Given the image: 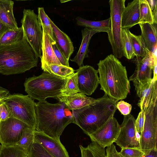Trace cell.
<instances>
[{"label": "cell", "mask_w": 157, "mask_h": 157, "mask_svg": "<svg viewBox=\"0 0 157 157\" xmlns=\"http://www.w3.org/2000/svg\"><path fill=\"white\" fill-rule=\"evenodd\" d=\"M36 124L34 131L60 140L66 127L75 124L72 111L63 102L51 104L46 100L35 102Z\"/></svg>", "instance_id": "cell-1"}, {"label": "cell", "mask_w": 157, "mask_h": 157, "mask_svg": "<svg viewBox=\"0 0 157 157\" xmlns=\"http://www.w3.org/2000/svg\"><path fill=\"white\" fill-rule=\"evenodd\" d=\"M97 64L100 89L117 101L125 99L130 89L125 67L113 54L100 60Z\"/></svg>", "instance_id": "cell-2"}, {"label": "cell", "mask_w": 157, "mask_h": 157, "mask_svg": "<svg viewBox=\"0 0 157 157\" xmlns=\"http://www.w3.org/2000/svg\"><path fill=\"white\" fill-rule=\"evenodd\" d=\"M38 57L24 36L15 44L0 46V73L8 75L22 73L37 66Z\"/></svg>", "instance_id": "cell-3"}, {"label": "cell", "mask_w": 157, "mask_h": 157, "mask_svg": "<svg viewBox=\"0 0 157 157\" xmlns=\"http://www.w3.org/2000/svg\"><path fill=\"white\" fill-rule=\"evenodd\" d=\"M117 102L105 94L89 105L72 110L75 124L89 136L113 117Z\"/></svg>", "instance_id": "cell-4"}, {"label": "cell", "mask_w": 157, "mask_h": 157, "mask_svg": "<svg viewBox=\"0 0 157 157\" xmlns=\"http://www.w3.org/2000/svg\"><path fill=\"white\" fill-rule=\"evenodd\" d=\"M68 78L44 72L39 76L26 79L24 83L25 91L32 99L39 101H45L48 98L56 99L61 94Z\"/></svg>", "instance_id": "cell-5"}, {"label": "cell", "mask_w": 157, "mask_h": 157, "mask_svg": "<svg viewBox=\"0 0 157 157\" xmlns=\"http://www.w3.org/2000/svg\"><path fill=\"white\" fill-rule=\"evenodd\" d=\"M9 111L10 117L17 119L34 131L36 124V103L28 95H10L3 100Z\"/></svg>", "instance_id": "cell-6"}, {"label": "cell", "mask_w": 157, "mask_h": 157, "mask_svg": "<svg viewBox=\"0 0 157 157\" xmlns=\"http://www.w3.org/2000/svg\"><path fill=\"white\" fill-rule=\"evenodd\" d=\"M125 0H110V31L108 38L111 45L113 55L118 59L123 56L121 44V16L125 7Z\"/></svg>", "instance_id": "cell-7"}, {"label": "cell", "mask_w": 157, "mask_h": 157, "mask_svg": "<svg viewBox=\"0 0 157 157\" xmlns=\"http://www.w3.org/2000/svg\"><path fill=\"white\" fill-rule=\"evenodd\" d=\"M21 23L24 36L38 57H42L43 31L34 10L24 9Z\"/></svg>", "instance_id": "cell-8"}, {"label": "cell", "mask_w": 157, "mask_h": 157, "mask_svg": "<svg viewBox=\"0 0 157 157\" xmlns=\"http://www.w3.org/2000/svg\"><path fill=\"white\" fill-rule=\"evenodd\" d=\"M145 113L144 128L140 133V149L145 153L152 149L157 150V102Z\"/></svg>", "instance_id": "cell-9"}, {"label": "cell", "mask_w": 157, "mask_h": 157, "mask_svg": "<svg viewBox=\"0 0 157 157\" xmlns=\"http://www.w3.org/2000/svg\"><path fill=\"white\" fill-rule=\"evenodd\" d=\"M136 94L139 98L138 105L145 113L157 102V81L153 78L132 81Z\"/></svg>", "instance_id": "cell-10"}, {"label": "cell", "mask_w": 157, "mask_h": 157, "mask_svg": "<svg viewBox=\"0 0 157 157\" xmlns=\"http://www.w3.org/2000/svg\"><path fill=\"white\" fill-rule=\"evenodd\" d=\"M27 127L30 128L22 121L13 117L0 121L1 145H16L20 139L24 129Z\"/></svg>", "instance_id": "cell-11"}, {"label": "cell", "mask_w": 157, "mask_h": 157, "mask_svg": "<svg viewBox=\"0 0 157 157\" xmlns=\"http://www.w3.org/2000/svg\"><path fill=\"white\" fill-rule=\"evenodd\" d=\"M135 120L134 117L130 114L124 115L119 135L115 142L121 148L128 147L140 149V140L137 137L135 128Z\"/></svg>", "instance_id": "cell-12"}, {"label": "cell", "mask_w": 157, "mask_h": 157, "mask_svg": "<svg viewBox=\"0 0 157 157\" xmlns=\"http://www.w3.org/2000/svg\"><path fill=\"white\" fill-rule=\"evenodd\" d=\"M120 125L113 117L94 132L89 135L91 141L105 148L115 142L119 135Z\"/></svg>", "instance_id": "cell-13"}, {"label": "cell", "mask_w": 157, "mask_h": 157, "mask_svg": "<svg viewBox=\"0 0 157 157\" xmlns=\"http://www.w3.org/2000/svg\"><path fill=\"white\" fill-rule=\"evenodd\" d=\"M98 71L93 67L86 65L76 70L77 81L79 91L88 96L91 95L99 84Z\"/></svg>", "instance_id": "cell-14"}, {"label": "cell", "mask_w": 157, "mask_h": 157, "mask_svg": "<svg viewBox=\"0 0 157 157\" xmlns=\"http://www.w3.org/2000/svg\"><path fill=\"white\" fill-rule=\"evenodd\" d=\"M34 141L40 144L54 157H70L60 140L51 137L43 132L34 131Z\"/></svg>", "instance_id": "cell-15"}, {"label": "cell", "mask_w": 157, "mask_h": 157, "mask_svg": "<svg viewBox=\"0 0 157 157\" xmlns=\"http://www.w3.org/2000/svg\"><path fill=\"white\" fill-rule=\"evenodd\" d=\"M136 69L129 78V81H142L152 78L154 64V53H151L143 58L136 59Z\"/></svg>", "instance_id": "cell-16"}, {"label": "cell", "mask_w": 157, "mask_h": 157, "mask_svg": "<svg viewBox=\"0 0 157 157\" xmlns=\"http://www.w3.org/2000/svg\"><path fill=\"white\" fill-rule=\"evenodd\" d=\"M140 2V0H134L124 7L121 16L122 29L129 30L139 23Z\"/></svg>", "instance_id": "cell-17"}, {"label": "cell", "mask_w": 157, "mask_h": 157, "mask_svg": "<svg viewBox=\"0 0 157 157\" xmlns=\"http://www.w3.org/2000/svg\"><path fill=\"white\" fill-rule=\"evenodd\" d=\"M56 99L59 101L63 102L71 110L81 108L97 100L88 97L80 92L68 95L60 94Z\"/></svg>", "instance_id": "cell-18"}, {"label": "cell", "mask_w": 157, "mask_h": 157, "mask_svg": "<svg viewBox=\"0 0 157 157\" xmlns=\"http://www.w3.org/2000/svg\"><path fill=\"white\" fill-rule=\"evenodd\" d=\"M55 41L59 50L69 60L74 51L73 44L69 37L61 31L50 19Z\"/></svg>", "instance_id": "cell-19"}, {"label": "cell", "mask_w": 157, "mask_h": 157, "mask_svg": "<svg viewBox=\"0 0 157 157\" xmlns=\"http://www.w3.org/2000/svg\"><path fill=\"white\" fill-rule=\"evenodd\" d=\"M98 32L92 29L85 27L82 30V40L79 50L76 55L70 60L75 62L79 67L83 65V61L86 58L88 57L89 45L92 36Z\"/></svg>", "instance_id": "cell-20"}, {"label": "cell", "mask_w": 157, "mask_h": 157, "mask_svg": "<svg viewBox=\"0 0 157 157\" xmlns=\"http://www.w3.org/2000/svg\"><path fill=\"white\" fill-rule=\"evenodd\" d=\"M13 4L11 0H0V21L9 29L18 28L13 13Z\"/></svg>", "instance_id": "cell-21"}, {"label": "cell", "mask_w": 157, "mask_h": 157, "mask_svg": "<svg viewBox=\"0 0 157 157\" xmlns=\"http://www.w3.org/2000/svg\"><path fill=\"white\" fill-rule=\"evenodd\" d=\"M141 35L148 50L152 53L157 51V24L139 23Z\"/></svg>", "instance_id": "cell-22"}, {"label": "cell", "mask_w": 157, "mask_h": 157, "mask_svg": "<svg viewBox=\"0 0 157 157\" xmlns=\"http://www.w3.org/2000/svg\"><path fill=\"white\" fill-rule=\"evenodd\" d=\"M41 64H55L62 65L56 57L52 46V40L49 34L42 28Z\"/></svg>", "instance_id": "cell-23"}, {"label": "cell", "mask_w": 157, "mask_h": 157, "mask_svg": "<svg viewBox=\"0 0 157 157\" xmlns=\"http://www.w3.org/2000/svg\"><path fill=\"white\" fill-rule=\"evenodd\" d=\"M75 19L78 25L92 29L98 31V33L105 32L108 34L110 31L111 21L110 17L100 21L88 20L80 17H77Z\"/></svg>", "instance_id": "cell-24"}, {"label": "cell", "mask_w": 157, "mask_h": 157, "mask_svg": "<svg viewBox=\"0 0 157 157\" xmlns=\"http://www.w3.org/2000/svg\"><path fill=\"white\" fill-rule=\"evenodd\" d=\"M136 59L143 58L151 53L147 49L141 35L137 36L127 30Z\"/></svg>", "instance_id": "cell-25"}, {"label": "cell", "mask_w": 157, "mask_h": 157, "mask_svg": "<svg viewBox=\"0 0 157 157\" xmlns=\"http://www.w3.org/2000/svg\"><path fill=\"white\" fill-rule=\"evenodd\" d=\"M24 36L22 27L6 30L0 38V46L11 45L21 41Z\"/></svg>", "instance_id": "cell-26"}, {"label": "cell", "mask_w": 157, "mask_h": 157, "mask_svg": "<svg viewBox=\"0 0 157 157\" xmlns=\"http://www.w3.org/2000/svg\"><path fill=\"white\" fill-rule=\"evenodd\" d=\"M41 68L44 72L63 78H68L75 73L73 68L63 65L42 64Z\"/></svg>", "instance_id": "cell-27"}, {"label": "cell", "mask_w": 157, "mask_h": 157, "mask_svg": "<svg viewBox=\"0 0 157 157\" xmlns=\"http://www.w3.org/2000/svg\"><path fill=\"white\" fill-rule=\"evenodd\" d=\"M79 146L81 157H106L105 148L96 142L92 141L86 147Z\"/></svg>", "instance_id": "cell-28"}, {"label": "cell", "mask_w": 157, "mask_h": 157, "mask_svg": "<svg viewBox=\"0 0 157 157\" xmlns=\"http://www.w3.org/2000/svg\"><path fill=\"white\" fill-rule=\"evenodd\" d=\"M0 157H27V154L17 145H1Z\"/></svg>", "instance_id": "cell-29"}, {"label": "cell", "mask_w": 157, "mask_h": 157, "mask_svg": "<svg viewBox=\"0 0 157 157\" xmlns=\"http://www.w3.org/2000/svg\"><path fill=\"white\" fill-rule=\"evenodd\" d=\"M144 23L153 24L154 23V20L152 11L147 0H140L139 23Z\"/></svg>", "instance_id": "cell-30"}, {"label": "cell", "mask_w": 157, "mask_h": 157, "mask_svg": "<svg viewBox=\"0 0 157 157\" xmlns=\"http://www.w3.org/2000/svg\"><path fill=\"white\" fill-rule=\"evenodd\" d=\"M34 131L29 127L23 130L21 137L16 145L23 149L28 154L33 142Z\"/></svg>", "instance_id": "cell-31"}, {"label": "cell", "mask_w": 157, "mask_h": 157, "mask_svg": "<svg viewBox=\"0 0 157 157\" xmlns=\"http://www.w3.org/2000/svg\"><path fill=\"white\" fill-rule=\"evenodd\" d=\"M127 29H122L121 44L123 56L128 59L136 56Z\"/></svg>", "instance_id": "cell-32"}, {"label": "cell", "mask_w": 157, "mask_h": 157, "mask_svg": "<svg viewBox=\"0 0 157 157\" xmlns=\"http://www.w3.org/2000/svg\"><path fill=\"white\" fill-rule=\"evenodd\" d=\"M38 19L42 28L49 34L51 39L55 41L50 19L46 13L43 7H38Z\"/></svg>", "instance_id": "cell-33"}, {"label": "cell", "mask_w": 157, "mask_h": 157, "mask_svg": "<svg viewBox=\"0 0 157 157\" xmlns=\"http://www.w3.org/2000/svg\"><path fill=\"white\" fill-rule=\"evenodd\" d=\"M27 157H54L39 143L33 141Z\"/></svg>", "instance_id": "cell-34"}, {"label": "cell", "mask_w": 157, "mask_h": 157, "mask_svg": "<svg viewBox=\"0 0 157 157\" xmlns=\"http://www.w3.org/2000/svg\"><path fill=\"white\" fill-rule=\"evenodd\" d=\"M80 92L77 85V74L74 73L67 79L66 84L61 91L62 95H68Z\"/></svg>", "instance_id": "cell-35"}, {"label": "cell", "mask_w": 157, "mask_h": 157, "mask_svg": "<svg viewBox=\"0 0 157 157\" xmlns=\"http://www.w3.org/2000/svg\"><path fill=\"white\" fill-rule=\"evenodd\" d=\"M121 157H142L145 153L136 148H123L119 152Z\"/></svg>", "instance_id": "cell-36"}, {"label": "cell", "mask_w": 157, "mask_h": 157, "mask_svg": "<svg viewBox=\"0 0 157 157\" xmlns=\"http://www.w3.org/2000/svg\"><path fill=\"white\" fill-rule=\"evenodd\" d=\"M52 46L55 54L62 65L69 67V60L67 59L59 50L56 41H52Z\"/></svg>", "instance_id": "cell-37"}, {"label": "cell", "mask_w": 157, "mask_h": 157, "mask_svg": "<svg viewBox=\"0 0 157 157\" xmlns=\"http://www.w3.org/2000/svg\"><path fill=\"white\" fill-rule=\"evenodd\" d=\"M116 108L122 114L127 115L130 114L132 106L128 103L121 100L117 103Z\"/></svg>", "instance_id": "cell-38"}, {"label": "cell", "mask_w": 157, "mask_h": 157, "mask_svg": "<svg viewBox=\"0 0 157 157\" xmlns=\"http://www.w3.org/2000/svg\"><path fill=\"white\" fill-rule=\"evenodd\" d=\"M145 120V113L141 110L135 122V129L138 133H141L143 130Z\"/></svg>", "instance_id": "cell-39"}, {"label": "cell", "mask_w": 157, "mask_h": 157, "mask_svg": "<svg viewBox=\"0 0 157 157\" xmlns=\"http://www.w3.org/2000/svg\"><path fill=\"white\" fill-rule=\"evenodd\" d=\"M10 117L9 109L3 102L0 103V121H4Z\"/></svg>", "instance_id": "cell-40"}, {"label": "cell", "mask_w": 157, "mask_h": 157, "mask_svg": "<svg viewBox=\"0 0 157 157\" xmlns=\"http://www.w3.org/2000/svg\"><path fill=\"white\" fill-rule=\"evenodd\" d=\"M106 152V157H121L119 152L117 151L115 146L113 144L107 147Z\"/></svg>", "instance_id": "cell-41"}, {"label": "cell", "mask_w": 157, "mask_h": 157, "mask_svg": "<svg viewBox=\"0 0 157 157\" xmlns=\"http://www.w3.org/2000/svg\"><path fill=\"white\" fill-rule=\"evenodd\" d=\"M152 11L154 20V23L157 24V1L155 0H147Z\"/></svg>", "instance_id": "cell-42"}, {"label": "cell", "mask_w": 157, "mask_h": 157, "mask_svg": "<svg viewBox=\"0 0 157 157\" xmlns=\"http://www.w3.org/2000/svg\"><path fill=\"white\" fill-rule=\"evenodd\" d=\"M10 95L9 91L0 86V103Z\"/></svg>", "instance_id": "cell-43"}, {"label": "cell", "mask_w": 157, "mask_h": 157, "mask_svg": "<svg viewBox=\"0 0 157 157\" xmlns=\"http://www.w3.org/2000/svg\"><path fill=\"white\" fill-rule=\"evenodd\" d=\"M154 64L153 70V79L155 81H157V56L156 51L154 53Z\"/></svg>", "instance_id": "cell-44"}, {"label": "cell", "mask_w": 157, "mask_h": 157, "mask_svg": "<svg viewBox=\"0 0 157 157\" xmlns=\"http://www.w3.org/2000/svg\"><path fill=\"white\" fill-rule=\"evenodd\" d=\"M142 157H157V150H151L145 153Z\"/></svg>", "instance_id": "cell-45"}, {"label": "cell", "mask_w": 157, "mask_h": 157, "mask_svg": "<svg viewBox=\"0 0 157 157\" xmlns=\"http://www.w3.org/2000/svg\"><path fill=\"white\" fill-rule=\"evenodd\" d=\"M9 29L0 21V38L4 33Z\"/></svg>", "instance_id": "cell-46"}, {"label": "cell", "mask_w": 157, "mask_h": 157, "mask_svg": "<svg viewBox=\"0 0 157 157\" xmlns=\"http://www.w3.org/2000/svg\"><path fill=\"white\" fill-rule=\"evenodd\" d=\"M1 145H0V147H1Z\"/></svg>", "instance_id": "cell-47"}, {"label": "cell", "mask_w": 157, "mask_h": 157, "mask_svg": "<svg viewBox=\"0 0 157 157\" xmlns=\"http://www.w3.org/2000/svg\"></svg>", "instance_id": "cell-48"}]
</instances>
